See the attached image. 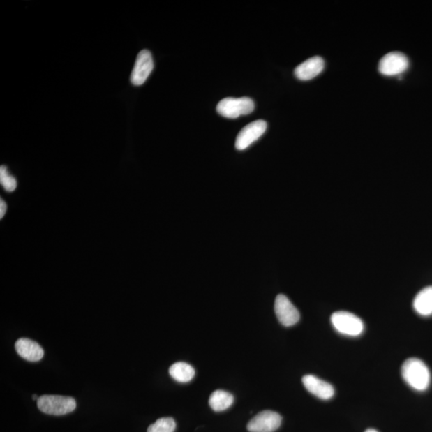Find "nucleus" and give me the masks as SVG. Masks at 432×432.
<instances>
[{
	"label": "nucleus",
	"instance_id": "obj_1",
	"mask_svg": "<svg viewBox=\"0 0 432 432\" xmlns=\"http://www.w3.org/2000/svg\"><path fill=\"white\" fill-rule=\"evenodd\" d=\"M401 374L403 380L415 391L424 392L430 386V370L418 358L408 359L402 365Z\"/></svg>",
	"mask_w": 432,
	"mask_h": 432
},
{
	"label": "nucleus",
	"instance_id": "obj_2",
	"mask_svg": "<svg viewBox=\"0 0 432 432\" xmlns=\"http://www.w3.org/2000/svg\"><path fill=\"white\" fill-rule=\"evenodd\" d=\"M331 322L333 327L343 336L357 337L362 335L364 330L362 320L348 311H336L332 314Z\"/></svg>",
	"mask_w": 432,
	"mask_h": 432
},
{
	"label": "nucleus",
	"instance_id": "obj_3",
	"mask_svg": "<svg viewBox=\"0 0 432 432\" xmlns=\"http://www.w3.org/2000/svg\"><path fill=\"white\" fill-rule=\"evenodd\" d=\"M37 407L47 415H64L75 411L76 402L73 397L45 395L38 399Z\"/></svg>",
	"mask_w": 432,
	"mask_h": 432
},
{
	"label": "nucleus",
	"instance_id": "obj_4",
	"mask_svg": "<svg viewBox=\"0 0 432 432\" xmlns=\"http://www.w3.org/2000/svg\"><path fill=\"white\" fill-rule=\"evenodd\" d=\"M255 103L251 98H225L217 105L216 110L222 117L228 119H237L241 116H246L254 111Z\"/></svg>",
	"mask_w": 432,
	"mask_h": 432
},
{
	"label": "nucleus",
	"instance_id": "obj_5",
	"mask_svg": "<svg viewBox=\"0 0 432 432\" xmlns=\"http://www.w3.org/2000/svg\"><path fill=\"white\" fill-rule=\"evenodd\" d=\"M379 72L385 76H398L405 73L409 68L408 58L401 52L387 53L380 59Z\"/></svg>",
	"mask_w": 432,
	"mask_h": 432
},
{
	"label": "nucleus",
	"instance_id": "obj_6",
	"mask_svg": "<svg viewBox=\"0 0 432 432\" xmlns=\"http://www.w3.org/2000/svg\"><path fill=\"white\" fill-rule=\"evenodd\" d=\"M282 417L280 414L269 411H262L249 421L247 428L250 432H274L280 428Z\"/></svg>",
	"mask_w": 432,
	"mask_h": 432
},
{
	"label": "nucleus",
	"instance_id": "obj_7",
	"mask_svg": "<svg viewBox=\"0 0 432 432\" xmlns=\"http://www.w3.org/2000/svg\"><path fill=\"white\" fill-rule=\"evenodd\" d=\"M153 68L154 62L151 53L149 50L141 51L136 58V61L131 75V82L135 86L143 85L147 78L149 77Z\"/></svg>",
	"mask_w": 432,
	"mask_h": 432
},
{
	"label": "nucleus",
	"instance_id": "obj_8",
	"mask_svg": "<svg viewBox=\"0 0 432 432\" xmlns=\"http://www.w3.org/2000/svg\"><path fill=\"white\" fill-rule=\"evenodd\" d=\"M275 311L277 319L285 327H292L299 321V311L284 295H278L275 301Z\"/></svg>",
	"mask_w": 432,
	"mask_h": 432
},
{
	"label": "nucleus",
	"instance_id": "obj_9",
	"mask_svg": "<svg viewBox=\"0 0 432 432\" xmlns=\"http://www.w3.org/2000/svg\"><path fill=\"white\" fill-rule=\"evenodd\" d=\"M267 124L265 120L259 119L246 126L239 133L236 140V149L244 151L259 140L265 133Z\"/></svg>",
	"mask_w": 432,
	"mask_h": 432
},
{
	"label": "nucleus",
	"instance_id": "obj_10",
	"mask_svg": "<svg viewBox=\"0 0 432 432\" xmlns=\"http://www.w3.org/2000/svg\"><path fill=\"white\" fill-rule=\"evenodd\" d=\"M302 382L306 389L322 401L330 400L335 395L334 387L318 377L313 375H304Z\"/></svg>",
	"mask_w": 432,
	"mask_h": 432
},
{
	"label": "nucleus",
	"instance_id": "obj_11",
	"mask_svg": "<svg viewBox=\"0 0 432 432\" xmlns=\"http://www.w3.org/2000/svg\"><path fill=\"white\" fill-rule=\"evenodd\" d=\"M325 67V60L320 57H314L305 60L295 69V75L299 80L308 81L318 76Z\"/></svg>",
	"mask_w": 432,
	"mask_h": 432
},
{
	"label": "nucleus",
	"instance_id": "obj_12",
	"mask_svg": "<svg viewBox=\"0 0 432 432\" xmlns=\"http://www.w3.org/2000/svg\"><path fill=\"white\" fill-rule=\"evenodd\" d=\"M16 352L20 357L31 362L40 361L45 355L43 349L39 343L30 340V338H21L15 343Z\"/></svg>",
	"mask_w": 432,
	"mask_h": 432
},
{
	"label": "nucleus",
	"instance_id": "obj_13",
	"mask_svg": "<svg viewBox=\"0 0 432 432\" xmlns=\"http://www.w3.org/2000/svg\"><path fill=\"white\" fill-rule=\"evenodd\" d=\"M413 308L421 316L432 315V286L421 290L414 299Z\"/></svg>",
	"mask_w": 432,
	"mask_h": 432
},
{
	"label": "nucleus",
	"instance_id": "obj_14",
	"mask_svg": "<svg viewBox=\"0 0 432 432\" xmlns=\"http://www.w3.org/2000/svg\"><path fill=\"white\" fill-rule=\"evenodd\" d=\"M233 403V395L223 390L215 391L209 398L210 407L213 411L217 412L225 411L232 405Z\"/></svg>",
	"mask_w": 432,
	"mask_h": 432
},
{
	"label": "nucleus",
	"instance_id": "obj_15",
	"mask_svg": "<svg viewBox=\"0 0 432 432\" xmlns=\"http://www.w3.org/2000/svg\"><path fill=\"white\" fill-rule=\"evenodd\" d=\"M169 374L177 382H188L194 378L195 371L193 366L187 363L178 362L171 366Z\"/></svg>",
	"mask_w": 432,
	"mask_h": 432
},
{
	"label": "nucleus",
	"instance_id": "obj_16",
	"mask_svg": "<svg viewBox=\"0 0 432 432\" xmlns=\"http://www.w3.org/2000/svg\"><path fill=\"white\" fill-rule=\"evenodd\" d=\"M176 429V421L171 417H165L158 419L150 425L147 432H174Z\"/></svg>",
	"mask_w": 432,
	"mask_h": 432
},
{
	"label": "nucleus",
	"instance_id": "obj_17",
	"mask_svg": "<svg viewBox=\"0 0 432 432\" xmlns=\"http://www.w3.org/2000/svg\"><path fill=\"white\" fill-rule=\"evenodd\" d=\"M0 182L8 191H13L17 188V181L14 177L10 176L5 166L0 167Z\"/></svg>",
	"mask_w": 432,
	"mask_h": 432
},
{
	"label": "nucleus",
	"instance_id": "obj_18",
	"mask_svg": "<svg viewBox=\"0 0 432 432\" xmlns=\"http://www.w3.org/2000/svg\"><path fill=\"white\" fill-rule=\"evenodd\" d=\"M7 204L6 203H5V202L1 199V201H0V218H3L5 215V213H6L7 211Z\"/></svg>",
	"mask_w": 432,
	"mask_h": 432
},
{
	"label": "nucleus",
	"instance_id": "obj_19",
	"mask_svg": "<svg viewBox=\"0 0 432 432\" xmlns=\"http://www.w3.org/2000/svg\"><path fill=\"white\" fill-rule=\"evenodd\" d=\"M365 432H379L378 431H376L373 429H369L367 431H366Z\"/></svg>",
	"mask_w": 432,
	"mask_h": 432
},
{
	"label": "nucleus",
	"instance_id": "obj_20",
	"mask_svg": "<svg viewBox=\"0 0 432 432\" xmlns=\"http://www.w3.org/2000/svg\"><path fill=\"white\" fill-rule=\"evenodd\" d=\"M32 399H33V400H34V401H35V400H37V401H38V399H39V398H37V396H36V395H33V396H32Z\"/></svg>",
	"mask_w": 432,
	"mask_h": 432
}]
</instances>
